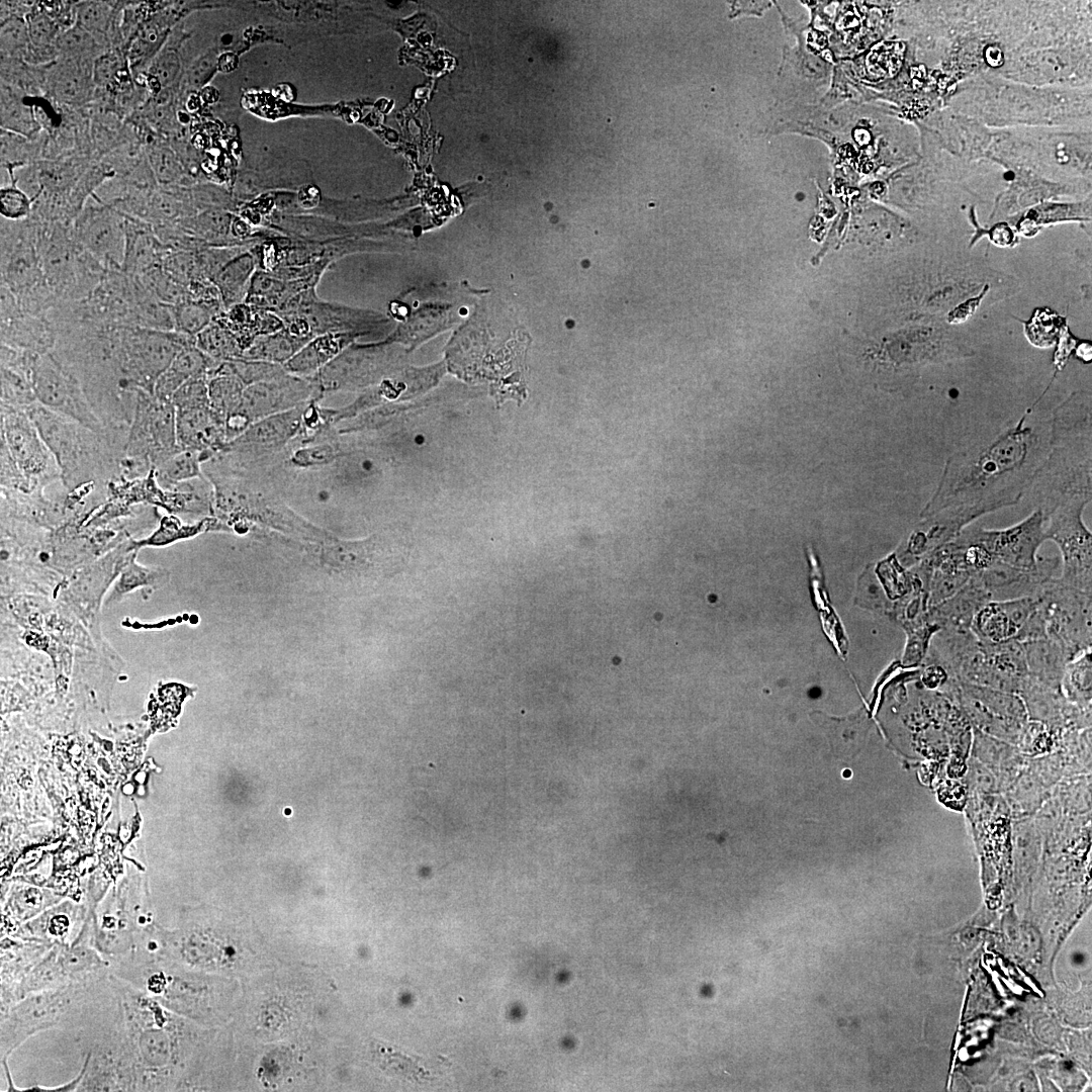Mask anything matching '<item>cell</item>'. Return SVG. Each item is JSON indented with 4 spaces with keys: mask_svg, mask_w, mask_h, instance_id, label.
Masks as SVG:
<instances>
[{
    "mask_svg": "<svg viewBox=\"0 0 1092 1092\" xmlns=\"http://www.w3.org/2000/svg\"><path fill=\"white\" fill-rule=\"evenodd\" d=\"M176 1015L111 973L76 1030L84 1050L77 1091H170L179 1087Z\"/></svg>",
    "mask_w": 1092,
    "mask_h": 1092,
    "instance_id": "6da1fadb",
    "label": "cell"
},
{
    "mask_svg": "<svg viewBox=\"0 0 1092 1092\" xmlns=\"http://www.w3.org/2000/svg\"><path fill=\"white\" fill-rule=\"evenodd\" d=\"M1049 450V420L1021 418L994 438L954 452L921 512L969 506L987 514L1017 505L1029 491Z\"/></svg>",
    "mask_w": 1092,
    "mask_h": 1092,
    "instance_id": "7a4b0ae2",
    "label": "cell"
},
{
    "mask_svg": "<svg viewBox=\"0 0 1092 1092\" xmlns=\"http://www.w3.org/2000/svg\"><path fill=\"white\" fill-rule=\"evenodd\" d=\"M1043 514L1092 495L1090 391L1069 396L1049 420V450L1028 491Z\"/></svg>",
    "mask_w": 1092,
    "mask_h": 1092,
    "instance_id": "3957f363",
    "label": "cell"
},
{
    "mask_svg": "<svg viewBox=\"0 0 1092 1092\" xmlns=\"http://www.w3.org/2000/svg\"><path fill=\"white\" fill-rule=\"evenodd\" d=\"M102 977L29 994L2 1011L1 1064L6 1063L24 1041L40 1031L78 1030Z\"/></svg>",
    "mask_w": 1092,
    "mask_h": 1092,
    "instance_id": "277c9868",
    "label": "cell"
},
{
    "mask_svg": "<svg viewBox=\"0 0 1092 1092\" xmlns=\"http://www.w3.org/2000/svg\"><path fill=\"white\" fill-rule=\"evenodd\" d=\"M26 414L52 453L63 484L71 492L94 481L105 454L101 436L78 422L57 414L37 401Z\"/></svg>",
    "mask_w": 1092,
    "mask_h": 1092,
    "instance_id": "5b68a950",
    "label": "cell"
},
{
    "mask_svg": "<svg viewBox=\"0 0 1092 1092\" xmlns=\"http://www.w3.org/2000/svg\"><path fill=\"white\" fill-rule=\"evenodd\" d=\"M1 483L40 494L61 478L58 465L26 412L1 408Z\"/></svg>",
    "mask_w": 1092,
    "mask_h": 1092,
    "instance_id": "8992f818",
    "label": "cell"
},
{
    "mask_svg": "<svg viewBox=\"0 0 1092 1092\" xmlns=\"http://www.w3.org/2000/svg\"><path fill=\"white\" fill-rule=\"evenodd\" d=\"M109 972V962L93 945L89 928L83 927L72 943L54 944L8 994L1 997V1012L29 994L97 979Z\"/></svg>",
    "mask_w": 1092,
    "mask_h": 1092,
    "instance_id": "52a82bcc",
    "label": "cell"
},
{
    "mask_svg": "<svg viewBox=\"0 0 1092 1092\" xmlns=\"http://www.w3.org/2000/svg\"><path fill=\"white\" fill-rule=\"evenodd\" d=\"M181 450L176 437V410L172 400L138 390L121 460L126 475L150 473Z\"/></svg>",
    "mask_w": 1092,
    "mask_h": 1092,
    "instance_id": "ba28073f",
    "label": "cell"
},
{
    "mask_svg": "<svg viewBox=\"0 0 1092 1092\" xmlns=\"http://www.w3.org/2000/svg\"><path fill=\"white\" fill-rule=\"evenodd\" d=\"M121 367L124 392L144 390L154 394L160 375L178 353L195 339L176 331H160L138 326L121 328Z\"/></svg>",
    "mask_w": 1092,
    "mask_h": 1092,
    "instance_id": "9c48e42d",
    "label": "cell"
},
{
    "mask_svg": "<svg viewBox=\"0 0 1092 1092\" xmlns=\"http://www.w3.org/2000/svg\"><path fill=\"white\" fill-rule=\"evenodd\" d=\"M30 381L39 404L95 433H104L105 425L94 411L78 378L50 351L33 357Z\"/></svg>",
    "mask_w": 1092,
    "mask_h": 1092,
    "instance_id": "30bf717a",
    "label": "cell"
},
{
    "mask_svg": "<svg viewBox=\"0 0 1092 1092\" xmlns=\"http://www.w3.org/2000/svg\"><path fill=\"white\" fill-rule=\"evenodd\" d=\"M1088 504L1075 502L1043 514L1048 540L1058 545L1063 558L1060 584L1091 593L1092 534L1083 522Z\"/></svg>",
    "mask_w": 1092,
    "mask_h": 1092,
    "instance_id": "8fae6325",
    "label": "cell"
},
{
    "mask_svg": "<svg viewBox=\"0 0 1092 1092\" xmlns=\"http://www.w3.org/2000/svg\"><path fill=\"white\" fill-rule=\"evenodd\" d=\"M973 529L994 562L1028 572H1037L1042 567L1037 550L1048 539L1041 510L1034 509L1027 518L1006 529Z\"/></svg>",
    "mask_w": 1092,
    "mask_h": 1092,
    "instance_id": "7c38bea8",
    "label": "cell"
},
{
    "mask_svg": "<svg viewBox=\"0 0 1092 1092\" xmlns=\"http://www.w3.org/2000/svg\"><path fill=\"white\" fill-rule=\"evenodd\" d=\"M314 387L304 377L285 373L247 386L237 414L253 423L306 403Z\"/></svg>",
    "mask_w": 1092,
    "mask_h": 1092,
    "instance_id": "4fadbf2b",
    "label": "cell"
},
{
    "mask_svg": "<svg viewBox=\"0 0 1092 1092\" xmlns=\"http://www.w3.org/2000/svg\"><path fill=\"white\" fill-rule=\"evenodd\" d=\"M987 515L976 507L943 509L922 518L907 541V553L915 561L923 560L936 549L954 540L974 521Z\"/></svg>",
    "mask_w": 1092,
    "mask_h": 1092,
    "instance_id": "5bb4252c",
    "label": "cell"
},
{
    "mask_svg": "<svg viewBox=\"0 0 1092 1092\" xmlns=\"http://www.w3.org/2000/svg\"><path fill=\"white\" fill-rule=\"evenodd\" d=\"M78 245L108 271H121L124 257V223L105 211L84 217L76 232Z\"/></svg>",
    "mask_w": 1092,
    "mask_h": 1092,
    "instance_id": "9a60e30c",
    "label": "cell"
},
{
    "mask_svg": "<svg viewBox=\"0 0 1092 1092\" xmlns=\"http://www.w3.org/2000/svg\"><path fill=\"white\" fill-rule=\"evenodd\" d=\"M175 410L177 444L181 450L199 452L206 459L226 444L225 420L210 402Z\"/></svg>",
    "mask_w": 1092,
    "mask_h": 1092,
    "instance_id": "2e32d148",
    "label": "cell"
},
{
    "mask_svg": "<svg viewBox=\"0 0 1092 1092\" xmlns=\"http://www.w3.org/2000/svg\"><path fill=\"white\" fill-rule=\"evenodd\" d=\"M1031 598L991 601L974 615L973 626L983 639L1000 643L1014 637L1031 614Z\"/></svg>",
    "mask_w": 1092,
    "mask_h": 1092,
    "instance_id": "e0dca14e",
    "label": "cell"
},
{
    "mask_svg": "<svg viewBox=\"0 0 1092 1092\" xmlns=\"http://www.w3.org/2000/svg\"><path fill=\"white\" fill-rule=\"evenodd\" d=\"M124 257L121 272L127 276H140L147 270L161 266L169 249L150 230L124 222Z\"/></svg>",
    "mask_w": 1092,
    "mask_h": 1092,
    "instance_id": "ac0fdd59",
    "label": "cell"
},
{
    "mask_svg": "<svg viewBox=\"0 0 1092 1092\" xmlns=\"http://www.w3.org/2000/svg\"><path fill=\"white\" fill-rule=\"evenodd\" d=\"M216 362L200 351L196 345L182 349L170 366L158 378L154 394L162 399L172 400L173 394L185 382L192 378L207 376L216 366Z\"/></svg>",
    "mask_w": 1092,
    "mask_h": 1092,
    "instance_id": "d6986e66",
    "label": "cell"
},
{
    "mask_svg": "<svg viewBox=\"0 0 1092 1092\" xmlns=\"http://www.w3.org/2000/svg\"><path fill=\"white\" fill-rule=\"evenodd\" d=\"M304 404L253 423L239 438V445L275 448L292 438L301 425Z\"/></svg>",
    "mask_w": 1092,
    "mask_h": 1092,
    "instance_id": "ffe728a7",
    "label": "cell"
},
{
    "mask_svg": "<svg viewBox=\"0 0 1092 1092\" xmlns=\"http://www.w3.org/2000/svg\"><path fill=\"white\" fill-rule=\"evenodd\" d=\"M54 944L35 940H11L1 944V997L47 953Z\"/></svg>",
    "mask_w": 1092,
    "mask_h": 1092,
    "instance_id": "44dd1931",
    "label": "cell"
},
{
    "mask_svg": "<svg viewBox=\"0 0 1092 1092\" xmlns=\"http://www.w3.org/2000/svg\"><path fill=\"white\" fill-rule=\"evenodd\" d=\"M208 397L211 407L224 420L240 410L244 382L233 374L225 362H219L207 374Z\"/></svg>",
    "mask_w": 1092,
    "mask_h": 1092,
    "instance_id": "7402d4cb",
    "label": "cell"
},
{
    "mask_svg": "<svg viewBox=\"0 0 1092 1092\" xmlns=\"http://www.w3.org/2000/svg\"><path fill=\"white\" fill-rule=\"evenodd\" d=\"M254 266L253 256L241 254L230 259L212 278L226 308L239 304L247 296Z\"/></svg>",
    "mask_w": 1092,
    "mask_h": 1092,
    "instance_id": "603a6c76",
    "label": "cell"
},
{
    "mask_svg": "<svg viewBox=\"0 0 1092 1092\" xmlns=\"http://www.w3.org/2000/svg\"><path fill=\"white\" fill-rule=\"evenodd\" d=\"M342 338L327 333L305 344L283 367L289 374L304 377L327 365L341 350Z\"/></svg>",
    "mask_w": 1092,
    "mask_h": 1092,
    "instance_id": "cb8c5ba5",
    "label": "cell"
},
{
    "mask_svg": "<svg viewBox=\"0 0 1092 1092\" xmlns=\"http://www.w3.org/2000/svg\"><path fill=\"white\" fill-rule=\"evenodd\" d=\"M307 342L292 337L283 328L279 332L256 337L242 358L284 365Z\"/></svg>",
    "mask_w": 1092,
    "mask_h": 1092,
    "instance_id": "d4e9b609",
    "label": "cell"
},
{
    "mask_svg": "<svg viewBox=\"0 0 1092 1092\" xmlns=\"http://www.w3.org/2000/svg\"><path fill=\"white\" fill-rule=\"evenodd\" d=\"M174 330L196 338L220 313L217 299H187L172 305Z\"/></svg>",
    "mask_w": 1092,
    "mask_h": 1092,
    "instance_id": "484cf974",
    "label": "cell"
},
{
    "mask_svg": "<svg viewBox=\"0 0 1092 1092\" xmlns=\"http://www.w3.org/2000/svg\"><path fill=\"white\" fill-rule=\"evenodd\" d=\"M195 345L216 362L242 358L244 353L238 338L216 320L196 336Z\"/></svg>",
    "mask_w": 1092,
    "mask_h": 1092,
    "instance_id": "4316f807",
    "label": "cell"
},
{
    "mask_svg": "<svg viewBox=\"0 0 1092 1092\" xmlns=\"http://www.w3.org/2000/svg\"><path fill=\"white\" fill-rule=\"evenodd\" d=\"M204 460L199 452L179 450L154 468L162 487H171L201 477L200 463Z\"/></svg>",
    "mask_w": 1092,
    "mask_h": 1092,
    "instance_id": "83f0119b",
    "label": "cell"
},
{
    "mask_svg": "<svg viewBox=\"0 0 1092 1092\" xmlns=\"http://www.w3.org/2000/svg\"><path fill=\"white\" fill-rule=\"evenodd\" d=\"M165 578V570L157 567H145L138 564L133 554L126 559L122 566L120 576L111 595V599L139 586H158L159 582L164 581Z\"/></svg>",
    "mask_w": 1092,
    "mask_h": 1092,
    "instance_id": "f1b7e54d",
    "label": "cell"
},
{
    "mask_svg": "<svg viewBox=\"0 0 1092 1092\" xmlns=\"http://www.w3.org/2000/svg\"><path fill=\"white\" fill-rule=\"evenodd\" d=\"M224 362L229 370L237 375L246 386L287 373L283 365L264 361L237 358Z\"/></svg>",
    "mask_w": 1092,
    "mask_h": 1092,
    "instance_id": "f546056e",
    "label": "cell"
},
{
    "mask_svg": "<svg viewBox=\"0 0 1092 1092\" xmlns=\"http://www.w3.org/2000/svg\"><path fill=\"white\" fill-rule=\"evenodd\" d=\"M58 50L68 58H80L94 49L93 33L79 23L63 32L56 40Z\"/></svg>",
    "mask_w": 1092,
    "mask_h": 1092,
    "instance_id": "4dcf8cb0",
    "label": "cell"
},
{
    "mask_svg": "<svg viewBox=\"0 0 1092 1092\" xmlns=\"http://www.w3.org/2000/svg\"><path fill=\"white\" fill-rule=\"evenodd\" d=\"M111 9L107 3L89 1L77 6V23L91 33H103L107 30Z\"/></svg>",
    "mask_w": 1092,
    "mask_h": 1092,
    "instance_id": "1f68e13d",
    "label": "cell"
},
{
    "mask_svg": "<svg viewBox=\"0 0 1092 1092\" xmlns=\"http://www.w3.org/2000/svg\"><path fill=\"white\" fill-rule=\"evenodd\" d=\"M903 57V43H882L877 47L871 57V69L878 75L891 76L897 72Z\"/></svg>",
    "mask_w": 1092,
    "mask_h": 1092,
    "instance_id": "d6a6232c",
    "label": "cell"
},
{
    "mask_svg": "<svg viewBox=\"0 0 1092 1092\" xmlns=\"http://www.w3.org/2000/svg\"><path fill=\"white\" fill-rule=\"evenodd\" d=\"M1 214L9 219L25 217L30 210V199L27 194L16 188L8 186L0 189Z\"/></svg>",
    "mask_w": 1092,
    "mask_h": 1092,
    "instance_id": "836d02e7",
    "label": "cell"
},
{
    "mask_svg": "<svg viewBox=\"0 0 1092 1092\" xmlns=\"http://www.w3.org/2000/svg\"><path fill=\"white\" fill-rule=\"evenodd\" d=\"M27 29L29 42L37 49H44L58 38L55 22L44 13L31 16L27 20Z\"/></svg>",
    "mask_w": 1092,
    "mask_h": 1092,
    "instance_id": "e575fe53",
    "label": "cell"
},
{
    "mask_svg": "<svg viewBox=\"0 0 1092 1092\" xmlns=\"http://www.w3.org/2000/svg\"><path fill=\"white\" fill-rule=\"evenodd\" d=\"M53 87L60 99L71 101L82 93L85 80L79 70L68 67L57 74Z\"/></svg>",
    "mask_w": 1092,
    "mask_h": 1092,
    "instance_id": "d590c367",
    "label": "cell"
},
{
    "mask_svg": "<svg viewBox=\"0 0 1092 1092\" xmlns=\"http://www.w3.org/2000/svg\"><path fill=\"white\" fill-rule=\"evenodd\" d=\"M27 41V22L18 17L7 20L1 27L2 50L14 52L21 49Z\"/></svg>",
    "mask_w": 1092,
    "mask_h": 1092,
    "instance_id": "8d00e7d4",
    "label": "cell"
},
{
    "mask_svg": "<svg viewBox=\"0 0 1092 1092\" xmlns=\"http://www.w3.org/2000/svg\"><path fill=\"white\" fill-rule=\"evenodd\" d=\"M179 71L177 56L171 52H165L158 56L151 67V73L161 86L170 83Z\"/></svg>",
    "mask_w": 1092,
    "mask_h": 1092,
    "instance_id": "74e56055",
    "label": "cell"
},
{
    "mask_svg": "<svg viewBox=\"0 0 1092 1092\" xmlns=\"http://www.w3.org/2000/svg\"><path fill=\"white\" fill-rule=\"evenodd\" d=\"M119 61L112 54L99 56L93 65V80L99 86L108 85L116 76Z\"/></svg>",
    "mask_w": 1092,
    "mask_h": 1092,
    "instance_id": "f35d334b",
    "label": "cell"
},
{
    "mask_svg": "<svg viewBox=\"0 0 1092 1092\" xmlns=\"http://www.w3.org/2000/svg\"><path fill=\"white\" fill-rule=\"evenodd\" d=\"M334 458V450L330 446H315L302 449L295 455V461L302 465L325 464Z\"/></svg>",
    "mask_w": 1092,
    "mask_h": 1092,
    "instance_id": "ab89813d",
    "label": "cell"
},
{
    "mask_svg": "<svg viewBox=\"0 0 1092 1092\" xmlns=\"http://www.w3.org/2000/svg\"><path fill=\"white\" fill-rule=\"evenodd\" d=\"M151 164L159 181L167 182L172 178V159L166 150L157 149L151 155Z\"/></svg>",
    "mask_w": 1092,
    "mask_h": 1092,
    "instance_id": "60d3db41",
    "label": "cell"
},
{
    "mask_svg": "<svg viewBox=\"0 0 1092 1092\" xmlns=\"http://www.w3.org/2000/svg\"><path fill=\"white\" fill-rule=\"evenodd\" d=\"M321 199L320 190L313 185H304L297 194V201L303 208L315 207Z\"/></svg>",
    "mask_w": 1092,
    "mask_h": 1092,
    "instance_id": "b9f144b4",
    "label": "cell"
},
{
    "mask_svg": "<svg viewBox=\"0 0 1092 1092\" xmlns=\"http://www.w3.org/2000/svg\"><path fill=\"white\" fill-rule=\"evenodd\" d=\"M985 59L989 66L998 68L1004 62L1003 52L998 46L991 44L985 50Z\"/></svg>",
    "mask_w": 1092,
    "mask_h": 1092,
    "instance_id": "7bdbcfd3",
    "label": "cell"
},
{
    "mask_svg": "<svg viewBox=\"0 0 1092 1092\" xmlns=\"http://www.w3.org/2000/svg\"><path fill=\"white\" fill-rule=\"evenodd\" d=\"M238 65L237 57L232 53H224L219 56L216 62V67L220 72L229 73L236 69Z\"/></svg>",
    "mask_w": 1092,
    "mask_h": 1092,
    "instance_id": "ee69618b",
    "label": "cell"
},
{
    "mask_svg": "<svg viewBox=\"0 0 1092 1092\" xmlns=\"http://www.w3.org/2000/svg\"><path fill=\"white\" fill-rule=\"evenodd\" d=\"M218 96V91L212 86H205L200 93V98L209 104L216 102Z\"/></svg>",
    "mask_w": 1092,
    "mask_h": 1092,
    "instance_id": "f6af8a7d",
    "label": "cell"
},
{
    "mask_svg": "<svg viewBox=\"0 0 1092 1092\" xmlns=\"http://www.w3.org/2000/svg\"><path fill=\"white\" fill-rule=\"evenodd\" d=\"M233 231L237 236H244L247 233V224L243 220H237L234 223Z\"/></svg>",
    "mask_w": 1092,
    "mask_h": 1092,
    "instance_id": "bcb514c9",
    "label": "cell"
},
{
    "mask_svg": "<svg viewBox=\"0 0 1092 1092\" xmlns=\"http://www.w3.org/2000/svg\"><path fill=\"white\" fill-rule=\"evenodd\" d=\"M819 695H820V691L817 688H814V689H812L810 691V697H812V698H816Z\"/></svg>",
    "mask_w": 1092,
    "mask_h": 1092,
    "instance_id": "7dc6e473",
    "label": "cell"
}]
</instances>
